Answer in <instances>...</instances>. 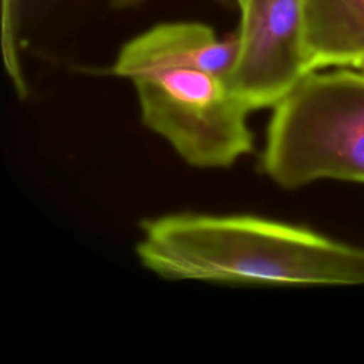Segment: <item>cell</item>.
Listing matches in <instances>:
<instances>
[{
    "label": "cell",
    "mask_w": 364,
    "mask_h": 364,
    "mask_svg": "<svg viewBox=\"0 0 364 364\" xmlns=\"http://www.w3.org/2000/svg\"><path fill=\"white\" fill-rule=\"evenodd\" d=\"M136 255L168 280L364 284V247L253 215L172 213L145 220Z\"/></svg>",
    "instance_id": "cell-1"
},
{
    "label": "cell",
    "mask_w": 364,
    "mask_h": 364,
    "mask_svg": "<svg viewBox=\"0 0 364 364\" xmlns=\"http://www.w3.org/2000/svg\"><path fill=\"white\" fill-rule=\"evenodd\" d=\"M272 108L262 168L274 183L286 189L320 179L364 183L363 71H311Z\"/></svg>",
    "instance_id": "cell-2"
},
{
    "label": "cell",
    "mask_w": 364,
    "mask_h": 364,
    "mask_svg": "<svg viewBox=\"0 0 364 364\" xmlns=\"http://www.w3.org/2000/svg\"><path fill=\"white\" fill-rule=\"evenodd\" d=\"M141 118L196 168H228L253 148L252 111L226 77L200 68H172L132 80Z\"/></svg>",
    "instance_id": "cell-3"
},
{
    "label": "cell",
    "mask_w": 364,
    "mask_h": 364,
    "mask_svg": "<svg viewBox=\"0 0 364 364\" xmlns=\"http://www.w3.org/2000/svg\"><path fill=\"white\" fill-rule=\"evenodd\" d=\"M236 37L226 80L252 111L274 107L310 73L300 0H247Z\"/></svg>",
    "instance_id": "cell-4"
},
{
    "label": "cell",
    "mask_w": 364,
    "mask_h": 364,
    "mask_svg": "<svg viewBox=\"0 0 364 364\" xmlns=\"http://www.w3.org/2000/svg\"><path fill=\"white\" fill-rule=\"evenodd\" d=\"M236 46V31L219 38L203 23H161L127 41L109 71L131 81L172 68H200L228 77Z\"/></svg>",
    "instance_id": "cell-5"
},
{
    "label": "cell",
    "mask_w": 364,
    "mask_h": 364,
    "mask_svg": "<svg viewBox=\"0 0 364 364\" xmlns=\"http://www.w3.org/2000/svg\"><path fill=\"white\" fill-rule=\"evenodd\" d=\"M309 71L364 61V0H300Z\"/></svg>",
    "instance_id": "cell-6"
},
{
    "label": "cell",
    "mask_w": 364,
    "mask_h": 364,
    "mask_svg": "<svg viewBox=\"0 0 364 364\" xmlns=\"http://www.w3.org/2000/svg\"><path fill=\"white\" fill-rule=\"evenodd\" d=\"M17 17L18 0H1V51L6 71L14 85L17 94L24 98L27 85L23 77V70L17 48Z\"/></svg>",
    "instance_id": "cell-7"
},
{
    "label": "cell",
    "mask_w": 364,
    "mask_h": 364,
    "mask_svg": "<svg viewBox=\"0 0 364 364\" xmlns=\"http://www.w3.org/2000/svg\"><path fill=\"white\" fill-rule=\"evenodd\" d=\"M145 1H149V0H111L109 4L115 10H125V9L136 7V6H139ZM215 1H218L222 6H226V7H229L232 3H235V0H215Z\"/></svg>",
    "instance_id": "cell-8"
},
{
    "label": "cell",
    "mask_w": 364,
    "mask_h": 364,
    "mask_svg": "<svg viewBox=\"0 0 364 364\" xmlns=\"http://www.w3.org/2000/svg\"><path fill=\"white\" fill-rule=\"evenodd\" d=\"M235 4L237 6V9H239V13L246 7V4H247V0H235Z\"/></svg>",
    "instance_id": "cell-9"
},
{
    "label": "cell",
    "mask_w": 364,
    "mask_h": 364,
    "mask_svg": "<svg viewBox=\"0 0 364 364\" xmlns=\"http://www.w3.org/2000/svg\"><path fill=\"white\" fill-rule=\"evenodd\" d=\"M353 68H357V70H360V71H363V73H364V61H363V63H360V64H357V65H354Z\"/></svg>",
    "instance_id": "cell-10"
}]
</instances>
